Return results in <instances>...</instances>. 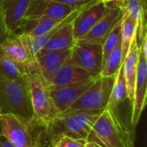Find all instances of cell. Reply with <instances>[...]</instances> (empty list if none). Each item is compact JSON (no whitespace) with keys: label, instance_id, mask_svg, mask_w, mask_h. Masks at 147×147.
<instances>
[{"label":"cell","instance_id":"1","mask_svg":"<svg viewBox=\"0 0 147 147\" xmlns=\"http://www.w3.org/2000/svg\"><path fill=\"white\" fill-rule=\"evenodd\" d=\"M103 110H73L59 114L46 127L47 147L60 136L83 140L104 147L93 131V126Z\"/></svg>","mask_w":147,"mask_h":147},{"label":"cell","instance_id":"2","mask_svg":"<svg viewBox=\"0 0 147 147\" xmlns=\"http://www.w3.org/2000/svg\"><path fill=\"white\" fill-rule=\"evenodd\" d=\"M46 127L34 117L25 119L11 114H0V134L15 147H47Z\"/></svg>","mask_w":147,"mask_h":147},{"label":"cell","instance_id":"3","mask_svg":"<svg viewBox=\"0 0 147 147\" xmlns=\"http://www.w3.org/2000/svg\"><path fill=\"white\" fill-rule=\"evenodd\" d=\"M93 131L104 147H135V127L127 123L117 108H106L96 119Z\"/></svg>","mask_w":147,"mask_h":147},{"label":"cell","instance_id":"4","mask_svg":"<svg viewBox=\"0 0 147 147\" xmlns=\"http://www.w3.org/2000/svg\"><path fill=\"white\" fill-rule=\"evenodd\" d=\"M0 112L25 119L34 117L27 75L19 78L0 75Z\"/></svg>","mask_w":147,"mask_h":147},{"label":"cell","instance_id":"5","mask_svg":"<svg viewBox=\"0 0 147 147\" xmlns=\"http://www.w3.org/2000/svg\"><path fill=\"white\" fill-rule=\"evenodd\" d=\"M34 117L47 126L59 114L50 95L49 84L40 71L27 74Z\"/></svg>","mask_w":147,"mask_h":147},{"label":"cell","instance_id":"6","mask_svg":"<svg viewBox=\"0 0 147 147\" xmlns=\"http://www.w3.org/2000/svg\"><path fill=\"white\" fill-rule=\"evenodd\" d=\"M115 77L98 76L86 92L79 97L66 111L73 110H103L107 108Z\"/></svg>","mask_w":147,"mask_h":147},{"label":"cell","instance_id":"7","mask_svg":"<svg viewBox=\"0 0 147 147\" xmlns=\"http://www.w3.org/2000/svg\"><path fill=\"white\" fill-rule=\"evenodd\" d=\"M68 61L97 77L102 69V46L95 42L77 40L71 50Z\"/></svg>","mask_w":147,"mask_h":147},{"label":"cell","instance_id":"8","mask_svg":"<svg viewBox=\"0 0 147 147\" xmlns=\"http://www.w3.org/2000/svg\"><path fill=\"white\" fill-rule=\"evenodd\" d=\"M147 94V39L139 45V59L135 82L134 99L130 122L134 127L138 125L146 108Z\"/></svg>","mask_w":147,"mask_h":147},{"label":"cell","instance_id":"9","mask_svg":"<svg viewBox=\"0 0 147 147\" xmlns=\"http://www.w3.org/2000/svg\"><path fill=\"white\" fill-rule=\"evenodd\" d=\"M0 49L11 60L23 66L27 70L28 74L39 71L36 58L29 53L20 34H11L0 46Z\"/></svg>","mask_w":147,"mask_h":147},{"label":"cell","instance_id":"10","mask_svg":"<svg viewBox=\"0 0 147 147\" xmlns=\"http://www.w3.org/2000/svg\"><path fill=\"white\" fill-rule=\"evenodd\" d=\"M76 10L78 9H75L53 0H31L25 14L22 25L41 17L65 19Z\"/></svg>","mask_w":147,"mask_h":147},{"label":"cell","instance_id":"11","mask_svg":"<svg viewBox=\"0 0 147 147\" xmlns=\"http://www.w3.org/2000/svg\"><path fill=\"white\" fill-rule=\"evenodd\" d=\"M108 9V3L102 0H97L80 10L71 22L73 36L76 41L81 40L89 33V31L105 14Z\"/></svg>","mask_w":147,"mask_h":147},{"label":"cell","instance_id":"12","mask_svg":"<svg viewBox=\"0 0 147 147\" xmlns=\"http://www.w3.org/2000/svg\"><path fill=\"white\" fill-rule=\"evenodd\" d=\"M96 78L64 86H50V95L58 111L64 113L92 85Z\"/></svg>","mask_w":147,"mask_h":147},{"label":"cell","instance_id":"13","mask_svg":"<svg viewBox=\"0 0 147 147\" xmlns=\"http://www.w3.org/2000/svg\"><path fill=\"white\" fill-rule=\"evenodd\" d=\"M123 8L117 4H109V9L89 33L83 37L80 41L103 43L104 40L113 29V28L121 20Z\"/></svg>","mask_w":147,"mask_h":147},{"label":"cell","instance_id":"14","mask_svg":"<svg viewBox=\"0 0 147 147\" xmlns=\"http://www.w3.org/2000/svg\"><path fill=\"white\" fill-rule=\"evenodd\" d=\"M71 50L50 51L36 56V63L38 69L49 84L55 74L66 62L71 55Z\"/></svg>","mask_w":147,"mask_h":147},{"label":"cell","instance_id":"15","mask_svg":"<svg viewBox=\"0 0 147 147\" xmlns=\"http://www.w3.org/2000/svg\"><path fill=\"white\" fill-rule=\"evenodd\" d=\"M31 0H1L0 5L8 29L12 34L21 30Z\"/></svg>","mask_w":147,"mask_h":147},{"label":"cell","instance_id":"16","mask_svg":"<svg viewBox=\"0 0 147 147\" xmlns=\"http://www.w3.org/2000/svg\"><path fill=\"white\" fill-rule=\"evenodd\" d=\"M138 59H139V45L137 42V39L135 38L133 40L129 51L122 63V69H123V75L126 82L127 99L131 106H133L134 99Z\"/></svg>","mask_w":147,"mask_h":147},{"label":"cell","instance_id":"17","mask_svg":"<svg viewBox=\"0 0 147 147\" xmlns=\"http://www.w3.org/2000/svg\"><path fill=\"white\" fill-rule=\"evenodd\" d=\"M97 77L93 76L88 73L87 71H85L84 70L72 65L67 59L66 62L59 70V71L55 74L52 81L49 83V85L50 86L69 85V84L90 80Z\"/></svg>","mask_w":147,"mask_h":147},{"label":"cell","instance_id":"18","mask_svg":"<svg viewBox=\"0 0 147 147\" xmlns=\"http://www.w3.org/2000/svg\"><path fill=\"white\" fill-rule=\"evenodd\" d=\"M122 8L137 24L136 39L140 45L146 38V0H125Z\"/></svg>","mask_w":147,"mask_h":147},{"label":"cell","instance_id":"19","mask_svg":"<svg viewBox=\"0 0 147 147\" xmlns=\"http://www.w3.org/2000/svg\"><path fill=\"white\" fill-rule=\"evenodd\" d=\"M75 43L76 40L73 36L71 22H70L65 25L63 28H61L58 32H56L50 38V40L47 42V44L43 47V48L39 52L37 55H40L50 51H61L71 49Z\"/></svg>","mask_w":147,"mask_h":147},{"label":"cell","instance_id":"20","mask_svg":"<svg viewBox=\"0 0 147 147\" xmlns=\"http://www.w3.org/2000/svg\"><path fill=\"white\" fill-rule=\"evenodd\" d=\"M137 24L124 10L121 17V50L124 61L133 40L136 38Z\"/></svg>","mask_w":147,"mask_h":147},{"label":"cell","instance_id":"21","mask_svg":"<svg viewBox=\"0 0 147 147\" xmlns=\"http://www.w3.org/2000/svg\"><path fill=\"white\" fill-rule=\"evenodd\" d=\"M126 99H127V93L126 82L123 75V69L121 65L117 74L115 75L114 86L112 89V92L107 108L109 109L118 108V106Z\"/></svg>","mask_w":147,"mask_h":147},{"label":"cell","instance_id":"22","mask_svg":"<svg viewBox=\"0 0 147 147\" xmlns=\"http://www.w3.org/2000/svg\"><path fill=\"white\" fill-rule=\"evenodd\" d=\"M123 63L121 41L115 47V48L109 54L104 60L100 77H115Z\"/></svg>","mask_w":147,"mask_h":147},{"label":"cell","instance_id":"23","mask_svg":"<svg viewBox=\"0 0 147 147\" xmlns=\"http://www.w3.org/2000/svg\"><path fill=\"white\" fill-rule=\"evenodd\" d=\"M28 74L27 70L8 58L0 49V75L8 78H19Z\"/></svg>","mask_w":147,"mask_h":147},{"label":"cell","instance_id":"24","mask_svg":"<svg viewBox=\"0 0 147 147\" xmlns=\"http://www.w3.org/2000/svg\"><path fill=\"white\" fill-rule=\"evenodd\" d=\"M121 41V20L113 28L102 43V57L103 62L109 54ZM103 65V64H102Z\"/></svg>","mask_w":147,"mask_h":147},{"label":"cell","instance_id":"25","mask_svg":"<svg viewBox=\"0 0 147 147\" xmlns=\"http://www.w3.org/2000/svg\"><path fill=\"white\" fill-rule=\"evenodd\" d=\"M87 141L68 136H60L55 139L49 147H85Z\"/></svg>","mask_w":147,"mask_h":147},{"label":"cell","instance_id":"26","mask_svg":"<svg viewBox=\"0 0 147 147\" xmlns=\"http://www.w3.org/2000/svg\"><path fill=\"white\" fill-rule=\"evenodd\" d=\"M53 1L71 7L75 9H83L88 5H90V3L96 2L97 0H53Z\"/></svg>","mask_w":147,"mask_h":147},{"label":"cell","instance_id":"27","mask_svg":"<svg viewBox=\"0 0 147 147\" xmlns=\"http://www.w3.org/2000/svg\"><path fill=\"white\" fill-rule=\"evenodd\" d=\"M12 33L9 32V30L7 28V25L5 23V20L3 17V14L1 9L0 5V46L11 35Z\"/></svg>","mask_w":147,"mask_h":147},{"label":"cell","instance_id":"28","mask_svg":"<svg viewBox=\"0 0 147 147\" xmlns=\"http://www.w3.org/2000/svg\"><path fill=\"white\" fill-rule=\"evenodd\" d=\"M0 147H15L12 143L3 134H0Z\"/></svg>","mask_w":147,"mask_h":147},{"label":"cell","instance_id":"29","mask_svg":"<svg viewBox=\"0 0 147 147\" xmlns=\"http://www.w3.org/2000/svg\"><path fill=\"white\" fill-rule=\"evenodd\" d=\"M102 1L108 4H117L122 7V4L125 0H102Z\"/></svg>","mask_w":147,"mask_h":147},{"label":"cell","instance_id":"30","mask_svg":"<svg viewBox=\"0 0 147 147\" xmlns=\"http://www.w3.org/2000/svg\"><path fill=\"white\" fill-rule=\"evenodd\" d=\"M85 147H102L101 146H99V145H96V144H95V143H91V142H87L86 143V146Z\"/></svg>","mask_w":147,"mask_h":147},{"label":"cell","instance_id":"31","mask_svg":"<svg viewBox=\"0 0 147 147\" xmlns=\"http://www.w3.org/2000/svg\"><path fill=\"white\" fill-rule=\"evenodd\" d=\"M0 114H1V112H0Z\"/></svg>","mask_w":147,"mask_h":147},{"label":"cell","instance_id":"32","mask_svg":"<svg viewBox=\"0 0 147 147\" xmlns=\"http://www.w3.org/2000/svg\"><path fill=\"white\" fill-rule=\"evenodd\" d=\"M0 1H1V0H0Z\"/></svg>","mask_w":147,"mask_h":147}]
</instances>
